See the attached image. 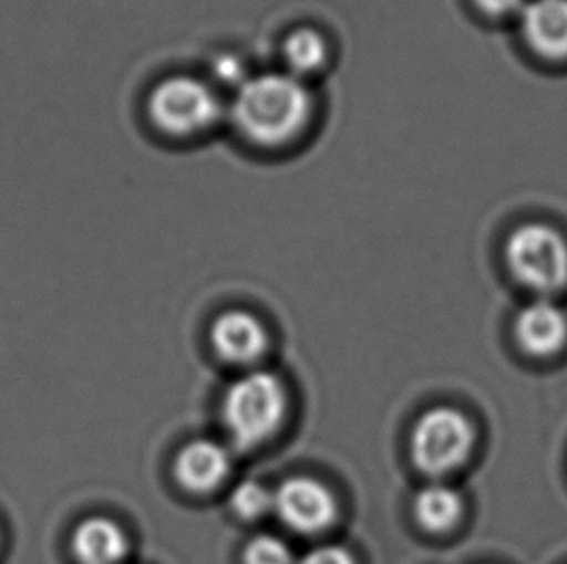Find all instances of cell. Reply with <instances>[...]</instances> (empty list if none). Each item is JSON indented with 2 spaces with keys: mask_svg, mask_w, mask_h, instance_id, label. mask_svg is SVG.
<instances>
[{
  "mask_svg": "<svg viewBox=\"0 0 567 564\" xmlns=\"http://www.w3.org/2000/svg\"><path fill=\"white\" fill-rule=\"evenodd\" d=\"M285 72L308 82L318 76L330 64L331 53L328 39L315 28H299L291 31L284 41Z\"/></svg>",
  "mask_w": 567,
  "mask_h": 564,
  "instance_id": "7c38bea8",
  "label": "cell"
},
{
  "mask_svg": "<svg viewBox=\"0 0 567 564\" xmlns=\"http://www.w3.org/2000/svg\"><path fill=\"white\" fill-rule=\"evenodd\" d=\"M414 519L430 534L450 532L463 514V499L455 489L444 483H432L421 489L413 501Z\"/></svg>",
  "mask_w": 567,
  "mask_h": 564,
  "instance_id": "4fadbf2b",
  "label": "cell"
},
{
  "mask_svg": "<svg viewBox=\"0 0 567 564\" xmlns=\"http://www.w3.org/2000/svg\"><path fill=\"white\" fill-rule=\"evenodd\" d=\"M475 447V427L452 406H437L414 421L409 452L416 470L442 478L467 462Z\"/></svg>",
  "mask_w": 567,
  "mask_h": 564,
  "instance_id": "5b68a950",
  "label": "cell"
},
{
  "mask_svg": "<svg viewBox=\"0 0 567 564\" xmlns=\"http://www.w3.org/2000/svg\"><path fill=\"white\" fill-rule=\"evenodd\" d=\"M230 455L219 442L196 439L185 445L175 460V478L190 493H209L227 480Z\"/></svg>",
  "mask_w": 567,
  "mask_h": 564,
  "instance_id": "30bf717a",
  "label": "cell"
},
{
  "mask_svg": "<svg viewBox=\"0 0 567 564\" xmlns=\"http://www.w3.org/2000/svg\"><path fill=\"white\" fill-rule=\"evenodd\" d=\"M0 543H2V537H0Z\"/></svg>",
  "mask_w": 567,
  "mask_h": 564,
  "instance_id": "d6986e66",
  "label": "cell"
},
{
  "mask_svg": "<svg viewBox=\"0 0 567 564\" xmlns=\"http://www.w3.org/2000/svg\"><path fill=\"white\" fill-rule=\"evenodd\" d=\"M289 395L284 379L258 369L230 385L223 398V421L230 441L248 450L269 441L284 426Z\"/></svg>",
  "mask_w": 567,
  "mask_h": 564,
  "instance_id": "7a4b0ae2",
  "label": "cell"
},
{
  "mask_svg": "<svg viewBox=\"0 0 567 564\" xmlns=\"http://www.w3.org/2000/svg\"><path fill=\"white\" fill-rule=\"evenodd\" d=\"M515 341L533 358H550L567 343V315L553 300H535L515 317Z\"/></svg>",
  "mask_w": 567,
  "mask_h": 564,
  "instance_id": "9c48e42d",
  "label": "cell"
},
{
  "mask_svg": "<svg viewBox=\"0 0 567 564\" xmlns=\"http://www.w3.org/2000/svg\"><path fill=\"white\" fill-rule=\"evenodd\" d=\"M70 550L80 564H121L131 553V540L116 520L87 516L72 530Z\"/></svg>",
  "mask_w": 567,
  "mask_h": 564,
  "instance_id": "8fae6325",
  "label": "cell"
},
{
  "mask_svg": "<svg viewBox=\"0 0 567 564\" xmlns=\"http://www.w3.org/2000/svg\"><path fill=\"white\" fill-rule=\"evenodd\" d=\"M245 61L233 53H221L219 56H215L212 62V76H214L215 87H225L230 92H237L240 85L245 84L248 77L252 76L248 72Z\"/></svg>",
  "mask_w": 567,
  "mask_h": 564,
  "instance_id": "2e32d148",
  "label": "cell"
},
{
  "mask_svg": "<svg viewBox=\"0 0 567 564\" xmlns=\"http://www.w3.org/2000/svg\"><path fill=\"white\" fill-rule=\"evenodd\" d=\"M229 506L238 519L248 522L264 519L269 511H274V491L261 485L260 481H240L237 488L230 491Z\"/></svg>",
  "mask_w": 567,
  "mask_h": 564,
  "instance_id": "5bb4252c",
  "label": "cell"
},
{
  "mask_svg": "<svg viewBox=\"0 0 567 564\" xmlns=\"http://www.w3.org/2000/svg\"><path fill=\"white\" fill-rule=\"evenodd\" d=\"M274 512L299 534H320L336 522L338 501L322 481L292 476L274 491Z\"/></svg>",
  "mask_w": 567,
  "mask_h": 564,
  "instance_id": "8992f818",
  "label": "cell"
},
{
  "mask_svg": "<svg viewBox=\"0 0 567 564\" xmlns=\"http://www.w3.org/2000/svg\"><path fill=\"white\" fill-rule=\"evenodd\" d=\"M517 20L530 53L546 62L567 61V0H529Z\"/></svg>",
  "mask_w": 567,
  "mask_h": 564,
  "instance_id": "52a82bcc",
  "label": "cell"
},
{
  "mask_svg": "<svg viewBox=\"0 0 567 564\" xmlns=\"http://www.w3.org/2000/svg\"><path fill=\"white\" fill-rule=\"evenodd\" d=\"M209 341L219 358L245 366L268 351V331L252 313L243 310L225 312L212 323Z\"/></svg>",
  "mask_w": 567,
  "mask_h": 564,
  "instance_id": "ba28073f",
  "label": "cell"
},
{
  "mask_svg": "<svg viewBox=\"0 0 567 564\" xmlns=\"http://www.w3.org/2000/svg\"><path fill=\"white\" fill-rule=\"evenodd\" d=\"M315 113L308 82L289 72H264L246 80L227 105L235 130L256 147H284L300 136Z\"/></svg>",
  "mask_w": 567,
  "mask_h": 564,
  "instance_id": "6da1fadb",
  "label": "cell"
},
{
  "mask_svg": "<svg viewBox=\"0 0 567 564\" xmlns=\"http://www.w3.org/2000/svg\"><path fill=\"white\" fill-rule=\"evenodd\" d=\"M475 7L492 20H507L522 14L529 0H473Z\"/></svg>",
  "mask_w": 567,
  "mask_h": 564,
  "instance_id": "e0dca14e",
  "label": "cell"
},
{
  "mask_svg": "<svg viewBox=\"0 0 567 564\" xmlns=\"http://www.w3.org/2000/svg\"><path fill=\"white\" fill-rule=\"evenodd\" d=\"M295 564H354V558L341 545H322L308 551L307 555Z\"/></svg>",
  "mask_w": 567,
  "mask_h": 564,
  "instance_id": "ac0fdd59",
  "label": "cell"
},
{
  "mask_svg": "<svg viewBox=\"0 0 567 564\" xmlns=\"http://www.w3.org/2000/svg\"><path fill=\"white\" fill-rule=\"evenodd\" d=\"M504 260L515 281L540 294L567 284V240L553 224L525 222L507 237Z\"/></svg>",
  "mask_w": 567,
  "mask_h": 564,
  "instance_id": "277c9868",
  "label": "cell"
},
{
  "mask_svg": "<svg viewBox=\"0 0 567 564\" xmlns=\"http://www.w3.org/2000/svg\"><path fill=\"white\" fill-rule=\"evenodd\" d=\"M147 115L163 134L192 138L214 130L227 116V105L212 82L181 74L165 77L150 92Z\"/></svg>",
  "mask_w": 567,
  "mask_h": 564,
  "instance_id": "3957f363",
  "label": "cell"
},
{
  "mask_svg": "<svg viewBox=\"0 0 567 564\" xmlns=\"http://www.w3.org/2000/svg\"><path fill=\"white\" fill-rule=\"evenodd\" d=\"M245 564H295L289 545L276 535H256L246 543L243 553Z\"/></svg>",
  "mask_w": 567,
  "mask_h": 564,
  "instance_id": "9a60e30c",
  "label": "cell"
}]
</instances>
